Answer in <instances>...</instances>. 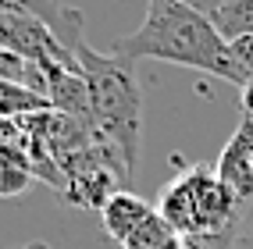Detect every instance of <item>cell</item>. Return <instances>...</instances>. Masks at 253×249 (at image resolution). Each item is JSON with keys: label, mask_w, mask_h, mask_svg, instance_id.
<instances>
[{"label": "cell", "mask_w": 253, "mask_h": 249, "mask_svg": "<svg viewBox=\"0 0 253 249\" xmlns=\"http://www.w3.org/2000/svg\"><path fill=\"white\" fill-rule=\"evenodd\" d=\"M111 54L125 61H168L182 68L207 71L232 86H246L250 75L235 64L228 43L214 29L211 18L185 7L182 0H146V18L136 32L114 39Z\"/></svg>", "instance_id": "obj_1"}, {"label": "cell", "mask_w": 253, "mask_h": 249, "mask_svg": "<svg viewBox=\"0 0 253 249\" xmlns=\"http://www.w3.org/2000/svg\"><path fill=\"white\" fill-rule=\"evenodd\" d=\"M75 61L89 89L93 128L114 146L125 171L132 175L139 160V136H143V96H139L136 68H132V61L118 54H100L89 43L75 50Z\"/></svg>", "instance_id": "obj_2"}, {"label": "cell", "mask_w": 253, "mask_h": 249, "mask_svg": "<svg viewBox=\"0 0 253 249\" xmlns=\"http://www.w3.org/2000/svg\"><path fill=\"white\" fill-rule=\"evenodd\" d=\"M235 192L214 175L207 164H193L178 178H171L157 196V213L178 239H200V242H225L239 217Z\"/></svg>", "instance_id": "obj_3"}, {"label": "cell", "mask_w": 253, "mask_h": 249, "mask_svg": "<svg viewBox=\"0 0 253 249\" xmlns=\"http://www.w3.org/2000/svg\"><path fill=\"white\" fill-rule=\"evenodd\" d=\"M214 175L235 192L239 203L253 199V118H246V114L239 118L232 139L225 142L221 153H217Z\"/></svg>", "instance_id": "obj_4"}, {"label": "cell", "mask_w": 253, "mask_h": 249, "mask_svg": "<svg viewBox=\"0 0 253 249\" xmlns=\"http://www.w3.org/2000/svg\"><path fill=\"white\" fill-rule=\"evenodd\" d=\"M0 14H32V18H40L72 54L86 43V36H82V25H86L82 11L61 4V0H0Z\"/></svg>", "instance_id": "obj_5"}, {"label": "cell", "mask_w": 253, "mask_h": 249, "mask_svg": "<svg viewBox=\"0 0 253 249\" xmlns=\"http://www.w3.org/2000/svg\"><path fill=\"white\" fill-rule=\"evenodd\" d=\"M150 213H154V207H150L143 196L128 192V189H118L107 203L100 207V221H104V231L114 242H125L132 231L150 217Z\"/></svg>", "instance_id": "obj_6"}, {"label": "cell", "mask_w": 253, "mask_h": 249, "mask_svg": "<svg viewBox=\"0 0 253 249\" xmlns=\"http://www.w3.org/2000/svg\"><path fill=\"white\" fill-rule=\"evenodd\" d=\"M32 181H36V175H32L29 157L14 146H0V199L22 196Z\"/></svg>", "instance_id": "obj_7"}, {"label": "cell", "mask_w": 253, "mask_h": 249, "mask_svg": "<svg viewBox=\"0 0 253 249\" xmlns=\"http://www.w3.org/2000/svg\"><path fill=\"white\" fill-rule=\"evenodd\" d=\"M0 82H11V86H22L46 96V75L36 61H29L25 54H14V50H0Z\"/></svg>", "instance_id": "obj_8"}, {"label": "cell", "mask_w": 253, "mask_h": 249, "mask_svg": "<svg viewBox=\"0 0 253 249\" xmlns=\"http://www.w3.org/2000/svg\"><path fill=\"white\" fill-rule=\"evenodd\" d=\"M43 110H54L46 96L22 89V86H11V82H0V121H18V118L43 114Z\"/></svg>", "instance_id": "obj_9"}, {"label": "cell", "mask_w": 253, "mask_h": 249, "mask_svg": "<svg viewBox=\"0 0 253 249\" xmlns=\"http://www.w3.org/2000/svg\"><path fill=\"white\" fill-rule=\"evenodd\" d=\"M214 29L221 32L225 43L253 36V0H225L214 18Z\"/></svg>", "instance_id": "obj_10"}, {"label": "cell", "mask_w": 253, "mask_h": 249, "mask_svg": "<svg viewBox=\"0 0 253 249\" xmlns=\"http://www.w3.org/2000/svg\"><path fill=\"white\" fill-rule=\"evenodd\" d=\"M175 242H178V235L164 224V217L154 210V213H150V217L122 242V249H171Z\"/></svg>", "instance_id": "obj_11"}, {"label": "cell", "mask_w": 253, "mask_h": 249, "mask_svg": "<svg viewBox=\"0 0 253 249\" xmlns=\"http://www.w3.org/2000/svg\"><path fill=\"white\" fill-rule=\"evenodd\" d=\"M228 50H232V57H235V64L246 71V75H253V36H243V39H232L228 43Z\"/></svg>", "instance_id": "obj_12"}, {"label": "cell", "mask_w": 253, "mask_h": 249, "mask_svg": "<svg viewBox=\"0 0 253 249\" xmlns=\"http://www.w3.org/2000/svg\"><path fill=\"white\" fill-rule=\"evenodd\" d=\"M182 4H185V7H193V11H200L204 18H211V22H214L225 0H182Z\"/></svg>", "instance_id": "obj_13"}, {"label": "cell", "mask_w": 253, "mask_h": 249, "mask_svg": "<svg viewBox=\"0 0 253 249\" xmlns=\"http://www.w3.org/2000/svg\"><path fill=\"white\" fill-rule=\"evenodd\" d=\"M239 107H243V114L246 118H253V75H250V82L239 89Z\"/></svg>", "instance_id": "obj_14"}, {"label": "cell", "mask_w": 253, "mask_h": 249, "mask_svg": "<svg viewBox=\"0 0 253 249\" xmlns=\"http://www.w3.org/2000/svg\"><path fill=\"white\" fill-rule=\"evenodd\" d=\"M185 242V249H217V246H211V242H200V239H182Z\"/></svg>", "instance_id": "obj_15"}, {"label": "cell", "mask_w": 253, "mask_h": 249, "mask_svg": "<svg viewBox=\"0 0 253 249\" xmlns=\"http://www.w3.org/2000/svg\"><path fill=\"white\" fill-rule=\"evenodd\" d=\"M171 249H185V242H182V239H178V242H175V246H171Z\"/></svg>", "instance_id": "obj_16"}]
</instances>
